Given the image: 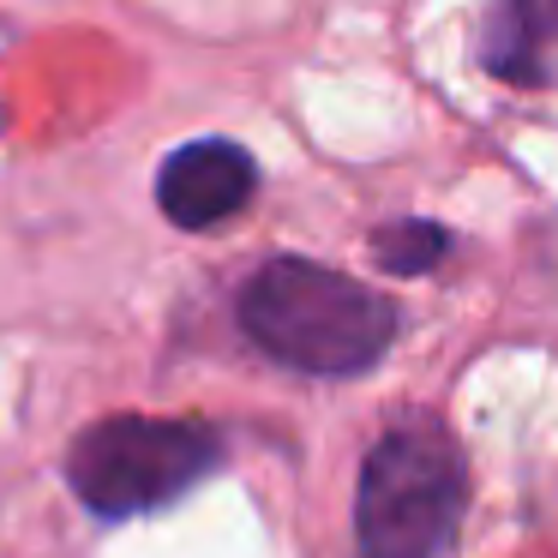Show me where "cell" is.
Masks as SVG:
<instances>
[{
	"mask_svg": "<svg viewBox=\"0 0 558 558\" xmlns=\"http://www.w3.org/2000/svg\"><path fill=\"white\" fill-rule=\"evenodd\" d=\"M222 462V438L205 421L109 414L66 450V481L97 517H145L198 486Z\"/></svg>",
	"mask_w": 558,
	"mask_h": 558,
	"instance_id": "cell-3",
	"label": "cell"
},
{
	"mask_svg": "<svg viewBox=\"0 0 558 558\" xmlns=\"http://www.w3.org/2000/svg\"><path fill=\"white\" fill-rule=\"evenodd\" d=\"M450 241L457 234L445 222H426V217H397L385 229H373V258L390 270V277H426L450 258Z\"/></svg>",
	"mask_w": 558,
	"mask_h": 558,
	"instance_id": "cell-6",
	"label": "cell"
},
{
	"mask_svg": "<svg viewBox=\"0 0 558 558\" xmlns=\"http://www.w3.org/2000/svg\"><path fill=\"white\" fill-rule=\"evenodd\" d=\"M474 61L510 90H558V0H481Z\"/></svg>",
	"mask_w": 558,
	"mask_h": 558,
	"instance_id": "cell-5",
	"label": "cell"
},
{
	"mask_svg": "<svg viewBox=\"0 0 558 558\" xmlns=\"http://www.w3.org/2000/svg\"><path fill=\"white\" fill-rule=\"evenodd\" d=\"M0 133H7V109H0Z\"/></svg>",
	"mask_w": 558,
	"mask_h": 558,
	"instance_id": "cell-7",
	"label": "cell"
},
{
	"mask_svg": "<svg viewBox=\"0 0 558 558\" xmlns=\"http://www.w3.org/2000/svg\"><path fill=\"white\" fill-rule=\"evenodd\" d=\"M469 510V457L426 414L385 426L354 486L361 558H445Z\"/></svg>",
	"mask_w": 558,
	"mask_h": 558,
	"instance_id": "cell-2",
	"label": "cell"
},
{
	"mask_svg": "<svg viewBox=\"0 0 558 558\" xmlns=\"http://www.w3.org/2000/svg\"><path fill=\"white\" fill-rule=\"evenodd\" d=\"M241 330L258 354L306 378H354L373 373L397 342L402 318L385 294L342 277L313 258L277 253L246 277Z\"/></svg>",
	"mask_w": 558,
	"mask_h": 558,
	"instance_id": "cell-1",
	"label": "cell"
},
{
	"mask_svg": "<svg viewBox=\"0 0 558 558\" xmlns=\"http://www.w3.org/2000/svg\"><path fill=\"white\" fill-rule=\"evenodd\" d=\"M258 193V162L234 138H193V145L169 150L157 174V205L174 229H217V222L241 217Z\"/></svg>",
	"mask_w": 558,
	"mask_h": 558,
	"instance_id": "cell-4",
	"label": "cell"
}]
</instances>
